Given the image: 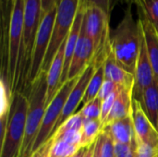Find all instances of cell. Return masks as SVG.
<instances>
[{
  "mask_svg": "<svg viewBox=\"0 0 158 157\" xmlns=\"http://www.w3.org/2000/svg\"><path fill=\"white\" fill-rule=\"evenodd\" d=\"M139 20V19H138ZM140 22V21H139ZM141 25V23H140ZM142 30V26H141ZM155 81V75L152 68V65L148 56V52L146 48V43L142 30L141 36V46L139 56L136 63L135 72H134V87H133V98L141 102L143 93L144 90L149 87Z\"/></svg>",
  "mask_w": 158,
  "mask_h": 157,
  "instance_id": "cell-10",
  "label": "cell"
},
{
  "mask_svg": "<svg viewBox=\"0 0 158 157\" xmlns=\"http://www.w3.org/2000/svg\"><path fill=\"white\" fill-rule=\"evenodd\" d=\"M139 21L143 32L148 56L152 65L155 79L158 81V38L154 26L139 15Z\"/></svg>",
  "mask_w": 158,
  "mask_h": 157,
  "instance_id": "cell-19",
  "label": "cell"
},
{
  "mask_svg": "<svg viewBox=\"0 0 158 157\" xmlns=\"http://www.w3.org/2000/svg\"><path fill=\"white\" fill-rule=\"evenodd\" d=\"M52 144L49 152V157H71L81 147L74 145L63 141H54L52 138Z\"/></svg>",
  "mask_w": 158,
  "mask_h": 157,
  "instance_id": "cell-23",
  "label": "cell"
},
{
  "mask_svg": "<svg viewBox=\"0 0 158 157\" xmlns=\"http://www.w3.org/2000/svg\"><path fill=\"white\" fill-rule=\"evenodd\" d=\"M99 141L101 157H115V142L111 136L106 131L102 130Z\"/></svg>",
  "mask_w": 158,
  "mask_h": 157,
  "instance_id": "cell-27",
  "label": "cell"
},
{
  "mask_svg": "<svg viewBox=\"0 0 158 157\" xmlns=\"http://www.w3.org/2000/svg\"><path fill=\"white\" fill-rule=\"evenodd\" d=\"M105 80H106V76H105V68H104V64H103L95 68V71L87 86L86 93L82 100L83 105L93 101L94 99L97 97Z\"/></svg>",
  "mask_w": 158,
  "mask_h": 157,
  "instance_id": "cell-22",
  "label": "cell"
},
{
  "mask_svg": "<svg viewBox=\"0 0 158 157\" xmlns=\"http://www.w3.org/2000/svg\"><path fill=\"white\" fill-rule=\"evenodd\" d=\"M42 21L41 0H25L23 37L19 56L13 93L27 86L36 35Z\"/></svg>",
  "mask_w": 158,
  "mask_h": 157,
  "instance_id": "cell-2",
  "label": "cell"
},
{
  "mask_svg": "<svg viewBox=\"0 0 158 157\" xmlns=\"http://www.w3.org/2000/svg\"><path fill=\"white\" fill-rule=\"evenodd\" d=\"M86 149L87 148H81V149H80L74 155H72L71 157H84L85 153H86Z\"/></svg>",
  "mask_w": 158,
  "mask_h": 157,
  "instance_id": "cell-40",
  "label": "cell"
},
{
  "mask_svg": "<svg viewBox=\"0 0 158 157\" xmlns=\"http://www.w3.org/2000/svg\"><path fill=\"white\" fill-rule=\"evenodd\" d=\"M84 119L80 112L75 113L71 117H69L66 121H64L55 131L53 134L56 133H62L69 130H81L83 126Z\"/></svg>",
  "mask_w": 158,
  "mask_h": 157,
  "instance_id": "cell-26",
  "label": "cell"
},
{
  "mask_svg": "<svg viewBox=\"0 0 158 157\" xmlns=\"http://www.w3.org/2000/svg\"><path fill=\"white\" fill-rule=\"evenodd\" d=\"M94 57V46L91 38L85 33L82 26L81 34L71 59L68 81L80 77Z\"/></svg>",
  "mask_w": 158,
  "mask_h": 157,
  "instance_id": "cell-11",
  "label": "cell"
},
{
  "mask_svg": "<svg viewBox=\"0 0 158 157\" xmlns=\"http://www.w3.org/2000/svg\"><path fill=\"white\" fill-rule=\"evenodd\" d=\"M96 143V142H95ZM94 147H95V143L92 144L91 146L87 147L86 149V153L84 157H94Z\"/></svg>",
  "mask_w": 158,
  "mask_h": 157,
  "instance_id": "cell-38",
  "label": "cell"
},
{
  "mask_svg": "<svg viewBox=\"0 0 158 157\" xmlns=\"http://www.w3.org/2000/svg\"><path fill=\"white\" fill-rule=\"evenodd\" d=\"M65 46L66 42L60 46L56 55L55 56L52 64L46 72L47 76V93H46V105H48L50 102L54 99L58 90L62 86L61 79L64 69V60H65Z\"/></svg>",
  "mask_w": 158,
  "mask_h": 157,
  "instance_id": "cell-14",
  "label": "cell"
},
{
  "mask_svg": "<svg viewBox=\"0 0 158 157\" xmlns=\"http://www.w3.org/2000/svg\"><path fill=\"white\" fill-rule=\"evenodd\" d=\"M60 0H41L42 2V18L52 11L53 9L56 8Z\"/></svg>",
  "mask_w": 158,
  "mask_h": 157,
  "instance_id": "cell-35",
  "label": "cell"
},
{
  "mask_svg": "<svg viewBox=\"0 0 158 157\" xmlns=\"http://www.w3.org/2000/svg\"><path fill=\"white\" fill-rule=\"evenodd\" d=\"M81 130H69L62 133H56L51 136L54 141H63L81 147Z\"/></svg>",
  "mask_w": 158,
  "mask_h": 157,
  "instance_id": "cell-28",
  "label": "cell"
},
{
  "mask_svg": "<svg viewBox=\"0 0 158 157\" xmlns=\"http://www.w3.org/2000/svg\"><path fill=\"white\" fill-rule=\"evenodd\" d=\"M131 118L136 141L154 147H158V130L147 118L141 103L134 98L132 103Z\"/></svg>",
  "mask_w": 158,
  "mask_h": 157,
  "instance_id": "cell-13",
  "label": "cell"
},
{
  "mask_svg": "<svg viewBox=\"0 0 158 157\" xmlns=\"http://www.w3.org/2000/svg\"><path fill=\"white\" fill-rule=\"evenodd\" d=\"M106 80H109L120 87L133 88L134 75L127 71L115 58L113 54L109 53L104 63Z\"/></svg>",
  "mask_w": 158,
  "mask_h": 157,
  "instance_id": "cell-17",
  "label": "cell"
},
{
  "mask_svg": "<svg viewBox=\"0 0 158 157\" xmlns=\"http://www.w3.org/2000/svg\"><path fill=\"white\" fill-rule=\"evenodd\" d=\"M94 157H101V155H100V141H99V137H98V139H97V141L95 143Z\"/></svg>",
  "mask_w": 158,
  "mask_h": 157,
  "instance_id": "cell-39",
  "label": "cell"
},
{
  "mask_svg": "<svg viewBox=\"0 0 158 157\" xmlns=\"http://www.w3.org/2000/svg\"><path fill=\"white\" fill-rule=\"evenodd\" d=\"M83 14L84 11L81 8L78 9L74 23L72 25L71 31L66 40V46H65V60H64V69H63V75L61 79V84L65 83L68 81V74L69 70V66L71 63V59L81 34L82 21H83Z\"/></svg>",
  "mask_w": 158,
  "mask_h": 157,
  "instance_id": "cell-18",
  "label": "cell"
},
{
  "mask_svg": "<svg viewBox=\"0 0 158 157\" xmlns=\"http://www.w3.org/2000/svg\"><path fill=\"white\" fill-rule=\"evenodd\" d=\"M103 130V126L100 119L84 120L81 129V148H87L95 143Z\"/></svg>",
  "mask_w": 158,
  "mask_h": 157,
  "instance_id": "cell-21",
  "label": "cell"
},
{
  "mask_svg": "<svg viewBox=\"0 0 158 157\" xmlns=\"http://www.w3.org/2000/svg\"><path fill=\"white\" fill-rule=\"evenodd\" d=\"M138 11L142 14V18L147 19L155 29H158V0H145Z\"/></svg>",
  "mask_w": 158,
  "mask_h": 157,
  "instance_id": "cell-24",
  "label": "cell"
},
{
  "mask_svg": "<svg viewBox=\"0 0 158 157\" xmlns=\"http://www.w3.org/2000/svg\"><path fill=\"white\" fill-rule=\"evenodd\" d=\"M132 103H133V88L121 87L103 128H105L106 125H108L113 121L131 117Z\"/></svg>",
  "mask_w": 158,
  "mask_h": 157,
  "instance_id": "cell-15",
  "label": "cell"
},
{
  "mask_svg": "<svg viewBox=\"0 0 158 157\" xmlns=\"http://www.w3.org/2000/svg\"><path fill=\"white\" fill-rule=\"evenodd\" d=\"M82 28L91 38L94 46L93 64L95 68L103 65L110 53V15L96 6H90L83 9Z\"/></svg>",
  "mask_w": 158,
  "mask_h": 157,
  "instance_id": "cell-5",
  "label": "cell"
},
{
  "mask_svg": "<svg viewBox=\"0 0 158 157\" xmlns=\"http://www.w3.org/2000/svg\"><path fill=\"white\" fill-rule=\"evenodd\" d=\"M56 14V8L53 9L52 11L45 14L42 18V21L34 43L31 68L28 77V81H27L28 86H30L41 73L44 59L45 57L50 43Z\"/></svg>",
  "mask_w": 158,
  "mask_h": 157,
  "instance_id": "cell-9",
  "label": "cell"
},
{
  "mask_svg": "<svg viewBox=\"0 0 158 157\" xmlns=\"http://www.w3.org/2000/svg\"><path fill=\"white\" fill-rule=\"evenodd\" d=\"M102 111V100L98 97L93 101L83 105V107L80 111L84 120L90 119H100Z\"/></svg>",
  "mask_w": 158,
  "mask_h": 157,
  "instance_id": "cell-25",
  "label": "cell"
},
{
  "mask_svg": "<svg viewBox=\"0 0 158 157\" xmlns=\"http://www.w3.org/2000/svg\"><path fill=\"white\" fill-rule=\"evenodd\" d=\"M24 5L25 0H13L10 15L8 29V71L12 88L15 83L19 56L23 37Z\"/></svg>",
  "mask_w": 158,
  "mask_h": 157,
  "instance_id": "cell-8",
  "label": "cell"
},
{
  "mask_svg": "<svg viewBox=\"0 0 158 157\" xmlns=\"http://www.w3.org/2000/svg\"><path fill=\"white\" fill-rule=\"evenodd\" d=\"M142 30L139 20L133 19L131 6L125 10L122 19L110 32V51L116 60L134 75L141 46Z\"/></svg>",
  "mask_w": 158,
  "mask_h": 157,
  "instance_id": "cell-1",
  "label": "cell"
},
{
  "mask_svg": "<svg viewBox=\"0 0 158 157\" xmlns=\"http://www.w3.org/2000/svg\"><path fill=\"white\" fill-rule=\"evenodd\" d=\"M79 78L80 77L69 80L65 83H63L54 99L46 106L45 113L43 118V123L33 146L32 154L37 151L41 146H43L53 135L58 119L66 105V102L69 98V95L76 85Z\"/></svg>",
  "mask_w": 158,
  "mask_h": 157,
  "instance_id": "cell-7",
  "label": "cell"
},
{
  "mask_svg": "<svg viewBox=\"0 0 158 157\" xmlns=\"http://www.w3.org/2000/svg\"><path fill=\"white\" fill-rule=\"evenodd\" d=\"M120 86L117 85L116 83H114L113 81H109V80H105L100 91H99V93L97 95V97L104 101L107 96H109L111 93H113L115 91H117Z\"/></svg>",
  "mask_w": 158,
  "mask_h": 157,
  "instance_id": "cell-34",
  "label": "cell"
},
{
  "mask_svg": "<svg viewBox=\"0 0 158 157\" xmlns=\"http://www.w3.org/2000/svg\"><path fill=\"white\" fill-rule=\"evenodd\" d=\"M13 0H0L1 8V30H8Z\"/></svg>",
  "mask_w": 158,
  "mask_h": 157,
  "instance_id": "cell-29",
  "label": "cell"
},
{
  "mask_svg": "<svg viewBox=\"0 0 158 157\" xmlns=\"http://www.w3.org/2000/svg\"><path fill=\"white\" fill-rule=\"evenodd\" d=\"M95 66L94 64L91 63L87 68L83 71V73L80 76L76 85L74 86V88L72 89V91L70 92L69 98L66 102V105L64 106V109L62 111V114L58 119V122L56 124V127L55 129V130L64 122L66 121L69 117H71L72 115H74L77 107L80 105L81 103H82L83 97L85 95L86 93V89L87 86L95 71ZM54 130V131H55Z\"/></svg>",
  "mask_w": 158,
  "mask_h": 157,
  "instance_id": "cell-12",
  "label": "cell"
},
{
  "mask_svg": "<svg viewBox=\"0 0 158 157\" xmlns=\"http://www.w3.org/2000/svg\"><path fill=\"white\" fill-rule=\"evenodd\" d=\"M28 112L26 117L25 133L19 157H31L33 146L40 131L46 109L47 76L41 72L36 80L29 86Z\"/></svg>",
  "mask_w": 158,
  "mask_h": 157,
  "instance_id": "cell-3",
  "label": "cell"
},
{
  "mask_svg": "<svg viewBox=\"0 0 158 157\" xmlns=\"http://www.w3.org/2000/svg\"><path fill=\"white\" fill-rule=\"evenodd\" d=\"M113 4L114 0H79V8L84 9L90 6H96L110 15L113 8Z\"/></svg>",
  "mask_w": 158,
  "mask_h": 157,
  "instance_id": "cell-30",
  "label": "cell"
},
{
  "mask_svg": "<svg viewBox=\"0 0 158 157\" xmlns=\"http://www.w3.org/2000/svg\"><path fill=\"white\" fill-rule=\"evenodd\" d=\"M121 87H119L117 91H115L113 93H111L109 96H107L104 101H102V111H101V118H100V121L102 123V126H104L111 109H112V106L114 105V102L116 100V97L119 92Z\"/></svg>",
  "mask_w": 158,
  "mask_h": 157,
  "instance_id": "cell-31",
  "label": "cell"
},
{
  "mask_svg": "<svg viewBox=\"0 0 158 157\" xmlns=\"http://www.w3.org/2000/svg\"><path fill=\"white\" fill-rule=\"evenodd\" d=\"M156 30V35H157V38H158V29H155Z\"/></svg>",
  "mask_w": 158,
  "mask_h": 157,
  "instance_id": "cell-41",
  "label": "cell"
},
{
  "mask_svg": "<svg viewBox=\"0 0 158 157\" xmlns=\"http://www.w3.org/2000/svg\"><path fill=\"white\" fill-rule=\"evenodd\" d=\"M79 9V0H60L53 25L52 35L41 72L46 73L60 46L66 42Z\"/></svg>",
  "mask_w": 158,
  "mask_h": 157,
  "instance_id": "cell-6",
  "label": "cell"
},
{
  "mask_svg": "<svg viewBox=\"0 0 158 157\" xmlns=\"http://www.w3.org/2000/svg\"><path fill=\"white\" fill-rule=\"evenodd\" d=\"M51 144H52V140L49 139L43 146H41L37 151H35L31 157H49Z\"/></svg>",
  "mask_w": 158,
  "mask_h": 157,
  "instance_id": "cell-36",
  "label": "cell"
},
{
  "mask_svg": "<svg viewBox=\"0 0 158 157\" xmlns=\"http://www.w3.org/2000/svg\"><path fill=\"white\" fill-rule=\"evenodd\" d=\"M103 130L106 131L113 141L117 143L123 144H136V137L133 128L132 118H125L113 121L103 128Z\"/></svg>",
  "mask_w": 158,
  "mask_h": 157,
  "instance_id": "cell-16",
  "label": "cell"
},
{
  "mask_svg": "<svg viewBox=\"0 0 158 157\" xmlns=\"http://www.w3.org/2000/svg\"><path fill=\"white\" fill-rule=\"evenodd\" d=\"M28 106V96H25L22 92H14L8 123L5 134L1 138L0 157L19 155L24 140Z\"/></svg>",
  "mask_w": 158,
  "mask_h": 157,
  "instance_id": "cell-4",
  "label": "cell"
},
{
  "mask_svg": "<svg viewBox=\"0 0 158 157\" xmlns=\"http://www.w3.org/2000/svg\"><path fill=\"white\" fill-rule=\"evenodd\" d=\"M136 144H123L115 143V157H136Z\"/></svg>",
  "mask_w": 158,
  "mask_h": 157,
  "instance_id": "cell-32",
  "label": "cell"
},
{
  "mask_svg": "<svg viewBox=\"0 0 158 157\" xmlns=\"http://www.w3.org/2000/svg\"><path fill=\"white\" fill-rule=\"evenodd\" d=\"M120 1L126 2L128 4H134V5L137 6L138 8H141L143 6L144 2H145V0H120Z\"/></svg>",
  "mask_w": 158,
  "mask_h": 157,
  "instance_id": "cell-37",
  "label": "cell"
},
{
  "mask_svg": "<svg viewBox=\"0 0 158 157\" xmlns=\"http://www.w3.org/2000/svg\"><path fill=\"white\" fill-rule=\"evenodd\" d=\"M140 103L147 118L158 130V81L156 79L144 90Z\"/></svg>",
  "mask_w": 158,
  "mask_h": 157,
  "instance_id": "cell-20",
  "label": "cell"
},
{
  "mask_svg": "<svg viewBox=\"0 0 158 157\" xmlns=\"http://www.w3.org/2000/svg\"><path fill=\"white\" fill-rule=\"evenodd\" d=\"M136 157H158V147L137 141Z\"/></svg>",
  "mask_w": 158,
  "mask_h": 157,
  "instance_id": "cell-33",
  "label": "cell"
}]
</instances>
